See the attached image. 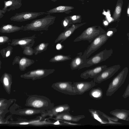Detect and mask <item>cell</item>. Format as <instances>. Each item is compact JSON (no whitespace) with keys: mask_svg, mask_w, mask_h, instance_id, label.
<instances>
[{"mask_svg":"<svg viewBox=\"0 0 129 129\" xmlns=\"http://www.w3.org/2000/svg\"><path fill=\"white\" fill-rule=\"evenodd\" d=\"M56 17L48 15L40 19L32 21L24 26V31H34L47 30L49 26L54 23Z\"/></svg>","mask_w":129,"mask_h":129,"instance_id":"6da1fadb","label":"cell"},{"mask_svg":"<svg viewBox=\"0 0 129 129\" xmlns=\"http://www.w3.org/2000/svg\"><path fill=\"white\" fill-rule=\"evenodd\" d=\"M25 105L37 110L43 111L47 109L49 111L54 107V105L46 97L34 95L27 98Z\"/></svg>","mask_w":129,"mask_h":129,"instance_id":"7a4b0ae2","label":"cell"},{"mask_svg":"<svg viewBox=\"0 0 129 129\" xmlns=\"http://www.w3.org/2000/svg\"><path fill=\"white\" fill-rule=\"evenodd\" d=\"M128 72V68L125 67L113 78L107 90L106 93L107 96L112 95L124 83Z\"/></svg>","mask_w":129,"mask_h":129,"instance_id":"3957f363","label":"cell"},{"mask_svg":"<svg viewBox=\"0 0 129 129\" xmlns=\"http://www.w3.org/2000/svg\"><path fill=\"white\" fill-rule=\"evenodd\" d=\"M106 33V31L100 26H91L85 29L74 40V42L87 40L89 42L91 43L97 37Z\"/></svg>","mask_w":129,"mask_h":129,"instance_id":"277c9868","label":"cell"},{"mask_svg":"<svg viewBox=\"0 0 129 129\" xmlns=\"http://www.w3.org/2000/svg\"><path fill=\"white\" fill-rule=\"evenodd\" d=\"M113 52V50L112 49L108 50L105 49L90 58H87L85 61L80 67L78 70L89 67L105 61L112 55Z\"/></svg>","mask_w":129,"mask_h":129,"instance_id":"5b68a950","label":"cell"},{"mask_svg":"<svg viewBox=\"0 0 129 129\" xmlns=\"http://www.w3.org/2000/svg\"><path fill=\"white\" fill-rule=\"evenodd\" d=\"M109 38L106 33L99 35L91 42L82 54V57L87 59L90 55L104 45Z\"/></svg>","mask_w":129,"mask_h":129,"instance_id":"8992f818","label":"cell"},{"mask_svg":"<svg viewBox=\"0 0 129 129\" xmlns=\"http://www.w3.org/2000/svg\"><path fill=\"white\" fill-rule=\"evenodd\" d=\"M55 71L54 69H39L29 71L21 75V78L27 79H31L33 80L41 79L46 77L53 73Z\"/></svg>","mask_w":129,"mask_h":129,"instance_id":"52a82bcc","label":"cell"},{"mask_svg":"<svg viewBox=\"0 0 129 129\" xmlns=\"http://www.w3.org/2000/svg\"><path fill=\"white\" fill-rule=\"evenodd\" d=\"M54 89L61 93L70 95H77L73 83L70 81L58 82L51 86Z\"/></svg>","mask_w":129,"mask_h":129,"instance_id":"ba28073f","label":"cell"},{"mask_svg":"<svg viewBox=\"0 0 129 129\" xmlns=\"http://www.w3.org/2000/svg\"><path fill=\"white\" fill-rule=\"evenodd\" d=\"M119 64L107 68L100 74L93 79L94 82L100 83L112 77L120 69Z\"/></svg>","mask_w":129,"mask_h":129,"instance_id":"9c48e42d","label":"cell"},{"mask_svg":"<svg viewBox=\"0 0 129 129\" xmlns=\"http://www.w3.org/2000/svg\"><path fill=\"white\" fill-rule=\"evenodd\" d=\"M44 14H47L46 12H25L16 13L10 19L12 21L22 22L35 18Z\"/></svg>","mask_w":129,"mask_h":129,"instance_id":"30bf717a","label":"cell"},{"mask_svg":"<svg viewBox=\"0 0 129 129\" xmlns=\"http://www.w3.org/2000/svg\"><path fill=\"white\" fill-rule=\"evenodd\" d=\"M77 95H82L96 85L93 80L90 82L81 81L73 83Z\"/></svg>","mask_w":129,"mask_h":129,"instance_id":"8fae6325","label":"cell"},{"mask_svg":"<svg viewBox=\"0 0 129 129\" xmlns=\"http://www.w3.org/2000/svg\"><path fill=\"white\" fill-rule=\"evenodd\" d=\"M107 68L106 65L97 66L93 68L87 70L81 73L80 77L86 79L89 78H94L98 76Z\"/></svg>","mask_w":129,"mask_h":129,"instance_id":"7c38bea8","label":"cell"},{"mask_svg":"<svg viewBox=\"0 0 129 129\" xmlns=\"http://www.w3.org/2000/svg\"><path fill=\"white\" fill-rule=\"evenodd\" d=\"M86 23L84 22L79 24H73L59 35L55 41L54 43L60 41V43H62L69 37L77 29Z\"/></svg>","mask_w":129,"mask_h":129,"instance_id":"4fadbf2b","label":"cell"},{"mask_svg":"<svg viewBox=\"0 0 129 129\" xmlns=\"http://www.w3.org/2000/svg\"><path fill=\"white\" fill-rule=\"evenodd\" d=\"M36 38L35 35H34L30 37L12 39L10 45L14 46L19 45L23 49L26 46L34 45L35 43V39Z\"/></svg>","mask_w":129,"mask_h":129,"instance_id":"5bb4252c","label":"cell"},{"mask_svg":"<svg viewBox=\"0 0 129 129\" xmlns=\"http://www.w3.org/2000/svg\"><path fill=\"white\" fill-rule=\"evenodd\" d=\"M70 107L68 104L59 105L54 107L48 112L49 115L51 116H56L64 113H69Z\"/></svg>","mask_w":129,"mask_h":129,"instance_id":"9a60e30c","label":"cell"},{"mask_svg":"<svg viewBox=\"0 0 129 129\" xmlns=\"http://www.w3.org/2000/svg\"><path fill=\"white\" fill-rule=\"evenodd\" d=\"M84 115L73 116L69 113H64L55 116L56 119L71 122H77L85 118Z\"/></svg>","mask_w":129,"mask_h":129,"instance_id":"2e32d148","label":"cell"},{"mask_svg":"<svg viewBox=\"0 0 129 129\" xmlns=\"http://www.w3.org/2000/svg\"><path fill=\"white\" fill-rule=\"evenodd\" d=\"M88 111L93 118L102 124H110L108 120L103 114V112L99 110L89 109Z\"/></svg>","mask_w":129,"mask_h":129,"instance_id":"e0dca14e","label":"cell"},{"mask_svg":"<svg viewBox=\"0 0 129 129\" xmlns=\"http://www.w3.org/2000/svg\"><path fill=\"white\" fill-rule=\"evenodd\" d=\"M0 81L7 92L10 94L12 83V75L9 73H5L2 76Z\"/></svg>","mask_w":129,"mask_h":129,"instance_id":"ac0fdd59","label":"cell"},{"mask_svg":"<svg viewBox=\"0 0 129 129\" xmlns=\"http://www.w3.org/2000/svg\"><path fill=\"white\" fill-rule=\"evenodd\" d=\"M110 114L118 119L129 121V110L115 109L111 111Z\"/></svg>","mask_w":129,"mask_h":129,"instance_id":"d6986e66","label":"cell"},{"mask_svg":"<svg viewBox=\"0 0 129 129\" xmlns=\"http://www.w3.org/2000/svg\"><path fill=\"white\" fill-rule=\"evenodd\" d=\"M4 6L2 9L5 10L8 7H9V8L8 9V12L19 9L22 5V0H9L4 1Z\"/></svg>","mask_w":129,"mask_h":129,"instance_id":"ffe728a7","label":"cell"},{"mask_svg":"<svg viewBox=\"0 0 129 129\" xmlns=\"http://www.w3.org/2000/svg\"><path fill=\"white\" fill-rule=\"evenodd\" d=\"M24 26H19L13 24L3 25L0 28V32L2 33H11L23 30Z\"/></svg>","mask_w":129,"mask_h":129,"instance_id":"44dd1931","label":"cell"},{"mask_svg":"<svg viewBox=\"0 0 129 129\" xmlns=\"http://www.w3.org/2000/svg\"><path fill=\"white\" fill-rule=\"evenodd\" d=\"M72 6H60L53 8L46 12L47 14H50L55 13H64L68 14L71 12V10L74 9Z\"/></svg>","mask_w":129,"mask_h":129,"instance_id":"7402d4cb","label":"cell"},{"mask_svg":"<svg viewBox=\"0 0 129 129\" xmlns=\"http://www.w3.org/2000/svg\"><path fill=\"white\" fill-rule=\"evenodd\" d=\"M78 55L72 59L70 64L71 69L72 70L78 69L80 67L85 61L87 59L82 57V53L78 54Z\"/></svg>","mask_w":129,"mask_h":129,"instance_id":"603a6c76","label":"cell"},{"mask_svg":"<svg viewBox=\"0 0 129 129\" xmlns=\"http://www.w3.org/2000/svg\"><path fill=\"white\" fill-rule=\"evenodd\" d=\"M35 62V61L33 59L25 57H22L20 58L18 63L19 68L21 71H24L27 67L34 64Z\"/></svg>","mask_w":129,"mask_h":129,"instance_id":"cb8c5ba5","label":"cell"},{"mask_svg":"<svg viewBox=\"0 0 129 129\" xmlns=\"http://www.w3.org/2000/svg\"><path fill=\"white\" fill-rule=\"evenodd\" d=\"M103 91L100 87L92 88L89 93V95L92 99L95 100H100L103 96Z\"/></svg>","mask_w":129,"mask_h":129,"instance_id":"d4e9b609","label":"cell"},{"mask_svg":"<svg viewBox=\"0 0 129 129\" xmlns=\"http://www.w3.org/2000/svg\"><path fill=\"white\" fill-rule=\"evenodd\" d=\"M71 59V57L69 55L58 54L55 55L49 61L50 62H56L64 61Z\"/></svg>","mask_w":129,"mask_h":129,"instance_id":"484cf974","label":"cell"},{"mask_svg":"<svg viewBox=\"0 0 129 129\" xmlns=\"http://www.w3.org/2000/svg\"><path fill=\"white\" fill-rule=\"evenodd\" d=\"M49 44L48 43L42 42L41 43L34 48V54L37 55L46 50L47 49Z\"/></svg>","mask_w":129,"mask_h":129,"instance_id":"4316f807","label":"cell"},{"mask_svg":"<svg viewBox=\"0 0 129 129\" xmlns=\"http://www.w3.org/2000/svg\"><path fill=\"white\" fill-rule=\"evenodd\" d=\"M122 6V4L118 1L113 15L114 21L117 20L119 18L121 12Z\"/></svg>","mask_w":129,"mask_h":129,"instance_id":"83f0119b","label":"cell"},{"mask_svg":"<svg viewBox=\"0 0 129 129\" xmlns=\"http://www.w3.org/2000/svg\"><path fill=\"white\" fill-rule=\"evenodd\" d=\"M13 48L11 46H8L1 49L0 53L3 58H6L10 56L13 52Z\"/></svg>","mask_w":129,"mask_h":129,"instance_id":"f1b7e54d","label":"cell"},{"mask_svg":"<svg viewBox=\"0 0 129 129\" xmlns=\"http://www.w3.org/2000/svg\"><path fill=\"white\" fill-rule=\"evenodd\" d=\"M42 110H37L35 109H26L22 111H18V114L22 115H30L40 113Z\"/></svg>","mask_w":129,"mask_h":129,"instance_id":"f546056e","label":"cell"},{"mask_svg":"<svg viewBox=\"0 0 129 129\" xmlns=\"http://www.w3.org/2000/svg\"><path fill=\"white\" fill-rule=\"evenodd\" d=\"M73 24L69 16L64 17L61 21V25L65 29H68Z\"/></svg>","mask_w":129,"mask_h":129,"instance_id":"4dcf8cb0","label":"cell"},{"mask_svg":"<svg viewBox=\"0 0 129 129\" xmlns=\"http://www.w3.org/2000/svg\"><path fill=\"white\" fill-rule=\"evenodd\" d=\"M33 45L26 46L23 49V54L28 56H31L34 53V50L32 47Z\"/></svg>","mask_w":129,"mask_h":129,"instance_id":"1f68e13d","label":"cell"},{"mask_svg":"<svg viewBox=\"0 0 129 129\" xmlns=\"http://www.w3.org/2000/svg\"><path fill=\"white\" fill-rule=\"evenodd\" d=\"M69 16L73 24L80 23L82 21V16L80 15H72Z\"/></svg>","mask_w":129,"mask_h":129,"instance_id":"d6a6232c","label":"cell"},{"mask_svg":"<svg viewBox=\"0 0 129 129\" xmlns=\"http://www.w3.org/2000/svg\"><path fill=\"white\" fill-rule=\"evenodd\" d=\"M11 40L9 38L8 36H1L0 37V45H1L4 44L8 43Z\"/></svg>","mask_w":129,"mask_h":129,"instance_id":"836d02e7","label":"cell"},{"mask_svg":"<svg viewBox=\"0 0 129 129\" xmlns=\"http://www.w3.org/2000/svg\"><path fill=\"white\" fill-rule=\"evenodd\" d=\"M117 31V29L115 28H110L108 30L106 33L107 36L110 38Z\"/></svg>","mask_w":129,"mask_h":129,"instance_id":"e575fe53","label":"cell"},{"mask_svg":"<svg viewBox=\"0 0 129 129\" xmlns=\"http://www.w3.org/2000/svg\"><path fill=\"white\" fill-rule=\"evenodd\" d=\"M122 96L124 99H126L129 96V83L127 86Z\"/></svg>","mask_w":129,"mask_h":129,"instance_id":"d590c367","label":"cell"},{"mask_svg":"<svg viewBox=\"0 0 129 129\" xmlns=\"http://www.w3.org/2000/svg\"><path fill=\"white\" fill-rule=\"evenodd\" d=\"M21 57L19 56H16L12 62V64L14 65L15 64H18V62Z\"/></svg>","mask_w":129,"mask_h":129,"instance_id":"8d00e7d4","label":"cell"},{"mask_svg":"<svg viewBox=\"0 0 129 129\" xmlns=\"http://www.w3.org/2000/svg\"><path fill=\"white\" fill-rule=\"evenodd\" d=\"M7 9H6L5 10H3V9H0V19H1L4 16V14L8 10Z\"/></svg>","mask_w":129,"mask_h":129,"instance_id":"74e56055","label":"cell"},{"mask_svg":"<svg viewBox=\"0 0 129 129\" xmlns=\"http://www.w3.org/2000/svg\"><path fill=\"white\" fill-rule=\"evenodd\" d=\"M62 47L61 45L60 44H57L56 46V48L57 50H60Z\"/></svg>","mask_w":129,"mask_h":129,"instance_id":"f35d334b","label":"cell"},{"mask_svg":"<svg viewBox=\"0 0 129 129\" xmlns=\"http://www.w3.org/2000/svg\"><path fill=\"white\" fill-rule=\"evenodd\" d=\"M127 14L128 16L129 17V3L128 5V9H127Z\"/></svg>","mask_w":129,"mask_h":129,"instance_id":"ab89813d","label":"cell"},{"mask_svg":"<svg viewBox=\"0 0 129 129\" xmlns=\"http://www.w3.org/2000/svg\"><path fill=\"white\" fill-rule=\"evenodd\" d=\"M104 24L105 25H107L108 24V23L106 21H105L104 22Z\"/></svg>","mask_w":129,"mask_h":129,"instance_id":"60d3db41","label":"cell"},{"mask_svg":"<svg viewBox=\"0 0 129 129\" xmlns=\"http://www.w3.org/2000/svg\"><path fill=\"white\" fill-rule=\"evenodd\" d=\"M127 37L128 40L129 41V33H127Z\"/></svg>","mask_w":129,"mask_h":129,"instance_id":"b9f144b4","label":"cell"},{"mask_svg":"<svg viewBox=\"0 0 129 129\" xmlns=\"http://www.w3.org/2000/svg\"><path fill=\"white\" fill-rule=\"evenodd\" d=\"M28 124V123H26V122L22 123H20V124Z\"/></svg>","mask_w":129,"mask_h":129,"instance_id":"7bdbcfd3","label":"cell"},{"mask_svg":"<svg viewBox=\"0 0 129 129\" xmlns=\"http://www.w3.org/2000/svg\"><path fill=\"white\" fill-rule=\"evenodd\" d=\"M108 20L109 21H110L111 20V18L110 17L108 18Z\"/></svg>","mask_w":129,"mask_h":129,"instance_id":"ee69618b","label":"cell"},{"mask_svg":"<svg viewBox=\"0 0 129 129\" xmlns=\"http://www.w3.org/2000/svg\"><path fill=\"white\" fill-rule=\"evenodd\" d=\"M104 14L105 15H107V13L105 11L104 12Z\"/></svg>","mask_w":129,"mask_h":129,"instance_id":"f6af8a7d","label":"cell"},{"mask_svg":"<svg viewBox=\"0 0 129 129\" xmlns=\"http://www.w3.org/2000/svg\"><path fill=\"white\" fill-rule=\"evenodd\" d=\"M53 2H55L57 1V0H51Z\"/></svg>","mask_w":129,"mask_h":129,"instance_id":"bcb514c9","label":"cell"},{"mask_svg":"<svg viewBox=\"0 0 129 129\" xmlns=\"http://www.w3.org/2000/svg\"><path fill=\"white\" fill-rule=\"evenodd\" d=\"M0 69H1V60H0Z\"/></svg>","mask_w":129,"mask_h":129,"instance_id":"7dc6e473","label":"cell"},{"mask_svg":"<svg viewBox=\"0 0 129 129\" xmlns=\"http://www.w3.org/2000/svg\"></svg>","mask_w":129,"mask_h":129,"instance_id":"c3c4849f","label":"cell"}]
</instances>
